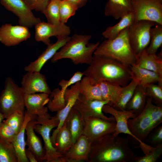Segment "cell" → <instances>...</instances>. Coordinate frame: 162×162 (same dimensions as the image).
<instances>
[{
    "instance_id": "31",
    "label": "cell",
    "mask_w": 162,
    "mask_h": 162,
    "mask_svg": "<svg viewBox=\"0 0 162 162\" xmlns=\"http://www.w3.org/2000/svg\"><path fill=\"white\" fill-rule=\"evenodd\" d=\"M73 143L70 133L63 124L56 134L54 147L61 156L69 149Z\"/></svg>"
},
{
    "instance_id": "33",
    "label": "cell",
    "mask_w": 162,
    "mask_h": 162,
    "mask_svg": "<svg viewBox=\"0 0 162 162\" xmlns=\"http://www.w3.org/2000/svg\"><path fill=\"white\" fill-rule=\"evenodd\" d=\"M154 28L152 27L150 31V42L146 49L147 52L156 54L162 44V25L156 24Z\"/></svg>"
},
{
    "instance_id": "34",
    "label": "cell",
    "mask_w": 162,
    "mask_h": 162,
    "mask_svg": "<svg viewBox=\"0 0 162 162\" xmlns=\"http://www.w3.org/2000/svg\"><path fill=\"white\" fill-rule=\"evenodd\" d=\"M0 162H18L16 152L12 143L0 137Z\"/></svg>"
},
{
    "instance_id": "15",
    "label": "cell",
    "mask_w": 162,
    "mask_h": 162,
    "mask_svg": "<svg viewBox=\"0 0 162 162\" xmlns=\"http://www.w3.org/2000/svg\"><path fill=\"white\" fill-rule=\"evenodd\" d=\"M28 28L6 23L0 27V42L7 46L17 45L30 38Z\"/></svg>"
},
{
    "instance_id": "3",
    "label": "cell",
    "mask_w": 162,
    "mask_h": 162,
    "mask_svg": "<svg viewBox=\"0 0 162 162\" xmlns=\"http://www.w3.org/2000/svg\"><path fill=\"white\" fill-rule=\"evenodd\" d=\"M162 122V106L154 104L148 97L142 110L135 117L128 120V128L139 140L140 147L145 154L154 147L146 144L144 141L151 131Z\"/></svg>"
},
{
    "instance_id": "24",
    "label": "cell",
    "mask_w": 162,
    "mask_h": 162,
    "mask_svg": "<svg viewBox=\"0 0 162 162\" xmlns=\"http://www.w3.org/2000/svg\"><path fill=\"white\" fill-rule=\"evenodd\" d=\"M133 12L131 0H108L106 4L104 14L116 20Z\"/></svg>"
},
{
    "instance_id": "18",
    "label": "cell",
    "mask_w": 162,
    "mask_h": 162,
    "mask_svg": "<svg viewBox=\"0 0 162 162\" xmlns=\"http://www.w3.org/2000/svg\"><path fill=\"white\" fill-rule=\"evenodd\" d=\"M102 111L103 112L111 115L115 119L116 127L114 132L112 134L114 135L118 136L121 133L126 134L133 137L139 143V140L130 130L127 124L129 118H134L137 116L134 111L117 110L108 104L104 105Z\"/></svg>"
},
{
    "instance_id": "35",
    "label": "cell",
    "mask_w": 162,
    "mask_h": 162,
    "mask_svg": "<svg viewBox=\"0 0 162 162\" xmlns=\"http://www.w3.org/2000/svg\"><path fill=\"white\" fill-rule=\"evenodd\" d=\"M64 94L58 88L51 91L49 94V99L47 104L48 109L52 112H55L63 109L65 104Z\"/></svg>"
},
{
    "instance_id": "32",
    "label": "cell",
    "mask_w": 162,
    "mask_h": 162,
    "mask_svg": "<svg viewBox=\"0 0 162 162\" xmlns=\"http://www.w3.org/2000/svg\"><path fill=\"white\" fill-rule=\"evenodd\" d=\"M137 85L131 80L127 85L122 87L118 99L115 104L111 106L117 110H125L126 105L132 96Z\"/></svg>"
},
{
    "instance_id": "10",
    "label": "cell",
    "mask_w": 162,
    "mask_h": 162,
    "mask_svg": "<svg viewBox=\"0 0 162 162\" xmlns=\"http://www.w3.org/2000/svg\"><path fill=\"white\" fill-rule=\"evenodd\" d=\"M83 119L82 134L85 135L91 143L114 132L115 121H109L92 116Z\"/></svg>"
},
{
    "instance_id": "28",
    "label": "cell",
    "mask_w": 162,
    "mask_h": 162,
    "mask_svg": "<svg viewBox=\"0 0 162 162\" xmlns=\"http://www.w3.org/2000/svg\"><path fill=\"white\" fill-rule=\"evenodd\" d=\"M134 22L135 16L133 12L129 13L122 17L116 25L107 27L102 32V35L106 39H114Z\"/></svg>"
},
{
    "instance_id": "13",
    "label": "cell",
    "mask_w": 162,
    "mask_h": 162,
    "mask_svg": "<svg viewBox=\"0 0 162 162\" xmlns=\"http://www.w3.org/2000/svg\"><path fill=\"white\" fill-rule=\"evenodd\" d=\"M34 27L35 40L47 45L50 43V37L69 36L71 33L70 27L61 22L55 24L41 21Z\"/></svg>"
},
{
    "instance_id": "47",
    "label": "cell",
    "mask_w": 162,
    "mask_h": 162,
    "mask_svg": "<svg viewBox=\"0 0 162 162\" xmlns=\"http://www.w3.org/2000/svg\"><path fill=\"white\" fill-rule=\"evenodd\" d=\"M4 119L5 117L4 114L0 111V126Z\"/></svg>"
},
{
    "instance_id": "46",
    "label": "cell",
    "mask_w": 162,
    "mask_h": 162,
    "mask_svg": "<svg viewBox=\"0 0 162 162\" xmlns=\"http://www.w3.org/2000/svg\"><path fill=\"white\" fill-rule=\"evenodd\" d=\"M77 6L78 8H81L85 5L87 0H66Z\"/></svg>"
},
{
    "instance_id": "26",
    "label": "cell",
    "mask_w": 162,
    "mask_h": 162,
    "mask_svg": "<svg viewBox=\"0 0 162 162\" xmlns=\"http://www.w3.org/2000/svg\"><path fill=\"white\" fill-rule=\"evenodd\" d=\"M25 118L23 125L20 132L16 135L12 142L15 150L18 162H29L25 154L26 141L25 134L26 126L28 122L34 118L26 111L25 112Z\"/></svg>"
},
{
    "instance_id": "29",
    "label": "cell",
    "mask_w": 162,
    "mask_h": 162,
    "mask_svg": "<svg viewBox=\"0 0 162 162\" xmlns=\"http://www.w3.org/2000/svg\"><path fill=\"white\" fill-rule=\"evenodd\" d=\"M101 93L103 100H108L112 106L117 101L122 92V86L104 80L97 82Z\"/></svg>"
},
{
    "instance_id": "25",
    "label": "cell",
    "mask_w": 162,
    "mask_h": 162,
    "mask_svg": "<svg viewBox=\"0 0 162 162\" xmlns=\"http://www.w3.org/2000/svg\"><path fill=\"white\" fill-rule=\"evenodd\" d=\"M83 118L74 107L67 116L63 124L70 132L73 143L82 134Z\"/></svg>"
},
{
    "instance_id": "16",
    "label": "cell",
    "mask_w": 162,
    "mask_h": 162,
    "mask_svg": "<svg viewBox=\"0 0 162 162\" xmlns=\"http://www.w3.org/2000/svg\"><path fill=\"white\" fill-rule=\"evenodd\" d=\"M80 81L71 86L70 88L66 89L64 94L65 105L63 109L57 112L55 115L59 123L56 128L53 130L52 135L50 136L51 141L53 147L55 144L56 134L63 125L65 119L79 96Z\"/></svg>"
},
{
    "instance_id": "14",
    "label": "cell",
    "mask_w": 162,
    "mask_h": 162,
    "mask_svg": "<svg viewBox=\"0 0 162 162\" xmlns=\"http://www.w3.org/2000/svg\"><path fill=\"white\" fill-rule=\"evenodd\" d=\"M109 103L108 100L87 99L80 94L73 107L83 118L92 116L109 121H115L113 116H106L102 111L104 105Z\"/></svg>"
},
{
    "instance_id": "42",
    "label": "cell",
    "mask_w": 162,
    "mask_h": 162,
    "mask_svg": "<svg viewBox=\"0 0 162 162\" xmlns=\"http://www.w3.org/2000/svg\"><path fill=\"white\" fill-rule=\"evenodd\" d=\"M84 75L82 72L80 71L76 72L68 80L63 79L58 83V85L61 87V91L64 93L66 89L78 82L80 81Z\"/></svg>"
},
{
    "instance_id": "2",
    "label": "cell",
    "mask_w": 162,
    "mask_h": 162,
    "mask_svg": "<svg viewBox=\"0 0 162 162\" xmlns=\"http://www.w3.org/2000/svg\"><path fill=\"white\" fill-rule=\"evenodd\" d=\"M98 82L104 80L122 87L131 80L130 66L114 59L93 55L91 63L82 72Z\"/></svg>"
},
{
    "instance_id": "36",
    "label": "cell",
    "mask_w": 162,
    "mask_h": 162,
    "mask_svg": "<svg viewBox=\"0 0 162 162\" xmlns=\"http://www.w3.org/2000/svg\"><path fill=\"white\" fill-rule=\"evenodd\" d=\"M60 0H50L44 10L43 14L48 22L53 24L60 23L59 5Z\"/></svg>"
},
{
    "instance_id": "4",
    "label": "cell",
    "mask_w": 162,
    "mask_h": 162,
    "mask_svg": "<svg viewBox=\"0 0 162 162\" xmlns=\"http://www.w3.org/2000/svg\"><path fill=\"white\" fill-rule=\"evenodd\" d=\"M92 38L90 35L75 34L57 51L51 59L55 63L58 61L68 58L75 65L92 63L94 53L100 44L89 43Z\"/></svg>"
},
{
    "instance_id": "19",
    "label": "cell",
    "mask_w": 162,
    "mask_h": 162,
    "mask_svg": "<svg viewBox=\"0 0 162 162\" xmlns=\"http://www.w3.org/2000/svg\"><path fill=\"white\" fill-rule=\"evenodd\" d=\"M69 36L57 37V40L55 43H50L47 48L34 61L31 62L24 68L27 72H40L42 68L49 59H51L56 53L70 40Z\"/></svg>"
},
{
    "instance_id": "44",
    "label": "cell",
    "mask_w": 162,
    "mask_h": 162,
    "mask_svg": "<svg viewBox=\"0 0 162 162\" xmlns=\"http://www.w3.org/2000/svg\"><path fill=\"white\" fill-rule=\"evenodd\" d=\"M148 142L152 144L162 143V126L159 127L154 130L148 140Z\"/></svg>"
},
{
    "instance_id": "5",
    "label": "cell",
    "mask_w": 162,
    "mask_h": 162,
    "mask_svg": "<svg viewBox=\"0 0 162 162\" xmlns=\"http://www.w3.org/2000/svg\"><path fill=\"white\" fill-rule=\"evenodd\" d=\"M128 28L115 38L106 39L100 44L93 55L112 58L129 66L135 64L136 55L130 42Z\"/></svg>"
},
{
    "instance_id": "23",
    "label": "cell",
    "mask_w": 162,
    "mask_h": 162,
    "mask_svg": "<svg viewBox=\"0 0 162 162\" xmlns=\"http://www.w3.org/2000/svg\"><path fill=\"white\" fill-rule=\"evenodd\" d=\"M136 57L135 64L154 72L162 78V55L149 53L145 49L136 55Z\"/></svg>"
},
{
    "instance_id": "48",
    "label": "cell",
    "mask_w": 162,
    "mask_h": 162,
    "mask_svg": "<svg viewBox=\"0 0 162 162\" xmlns=\"http://www.w3.org/2000/svg\"></svg>"
},
{
    "instance_id": "37",
    "label": "cell",
    "mask_w": 162,
    "mask_h": 162,
    "mask_svg": "<svg viewBox=\"0 0 162 162\" xmlns=\"http://www.w3.org/2000/svg\"><path fill=\"white\" fill-rule=\"evenodd\" d=\"M78 9L76 5L66 0H61L59 5L60 22L65 24L71 17L75 15Z\"/></svg>"
},
{
    "instance_id": "21",
    "label": "cell",
    "mask_w": 162,
    "mask_h": 162,
    "mask_svg": "<svg viewBox=\"0 0 162 162\" xmlns=\"http://www.w3.org/2000/svg\"><path fill=\"white\" fill-rule=\"evenodd\" d=\"M36 119L32 118L26 126L27 138L26 143L28 148L35 155L39 162H42L45 155V151L40 139L35 133L34 128L37 124Z\"/></svg>"
},
{
    "instance_id": "7",
    "label": "cell",
    "mask_w": 162,
    "mask_h": 162,
    "mask_svg": "<svg viewBox=\"0 0 162 162\" xmlns=\"http://www.w3.org/2000/svg\"><path fill=\"white\" fill-rule=\"evenodd\" d=\"M37 124L34 130L42 136L44 143L45 154L43 161L52 162L57 158L62 156L60 155L54 147L51 141L50 133L51 130L57 127L59 122L55 116L51 117L48 113L40 117L36 118Z\"/></svg>"
},
{
    "instance_id": "40",
    "label": "cell",
    "mask_w": 162,
    "mask_h": 162,
    "mask_svg": "<svg viewBox=\"0 0 162 162\" xmlns=\"http://www.w3.org/2000/svg\"><path fill=\"white\" fill-rule=\"evenodd\" d=\"M162 154V144H158L156 147L142 157H136L134 162H155Z\"/></svg>"
},
{
    "instance_id": "39",
    "label": "cell",
    "mask_w": 162,
    "mask_h": 162,
    "mask_svg": "<svg viewBox=\"0 0 162 162\" xmlns=\"http://www.w3.org/2000/svg\"><path fill=\"white\" fill-rule=\"evenodd\" d=\"M25 113L16 111L8 116L3 122L10 126L18 134L20 131L25 118Z\"/></svg>"
},
{
    "instance_id": "9",
    "label": "cell",
    "mask_w": 162,
    "mask_h": 162,
    "mask_svg": "<svg viewBox=\"0 0 162 162\" xmlns=\"http://www.w3.org/2000/svg\"><path fill=\"white\" fill-rule=\"evenodd\" d=\"M156 23L142 20L135 22L128 28L130 42L136 55L146 49L150 42L151 28Z\"/></svg>"
},
{
    "instance_id": "49",
    "label": "cell",
    "mask_w": 162,
    "mask_h": 162,
    "mask_svg": "<svg viewBox=\"0 0 162 162\" xmlns=\"http://www.w3.org/2000/svg\"></svg>"
},
{
    "instance_id": "45",
    "label": "cell",
    "mask_w": 162,
    "mask_h": 162,
    "mask_svg": "<svg viewBox=\"0 0 162 162\" xmlns=\"http://www.w3.org/2000/svg\"><path fill=\"white\" fill-rule=\"evenodd\" d=\"M25 154L30 162H38L39 161L34 154L28 148L25 149Z\"/></svg>"
},
{
    "instance_id": "43",
    "label": "cell",
    "mask_w": 162,
    "mask_h": 162,
    "mask_svg": "<svg viewBox=\"0 0 162 162\" xmlns=\"http://www.w3.org/2000/svg\"><path fill=\"white\" fill-rule=\"evenodd\" d=\"M32 10L43 13L50 0H23Z\"/></svg>"
},
{
    "instance_id": "12",
    "label": "cell",
    "mask_w": 162,
    "mask_h": 162,
    "mask_svg": "<svg viewBox=\"0 0 162 162\" xmlns=\"http://www.w3.org/2000/svg\"><path fill=\"white\" fill-rule=\"evenodd\" d=\"M91 145V143L87 137L82 134L73 144L65 153L52 162H88Z\"/></svg>"
},
{
    "instance_id": "17",
    "label": "cell",
    "mask_w": 162,
    "mask_h": 162,
    "mask_svg": "<svg viewBox=\"0 0 162 162\" xmlns=\"http://www.w3.org/2000/svg\"><path fill=\"white\" fill-rule=\"evenodd\" d=\"M45 76L37 72H27L23 76L21 87L25 94L44 93L50 94L51 91Z\"/></svg>"
},
{
    "instance_id": "30",
    "label": "cell",
    "mask_w": 162,
    "mask_h": 162,
    "mask_svg": "<svg viewBox=\"0 0 162 162\" xmlns=\"http://www.w3.org/2000/svg\"><path fill=\"white\" fill-rule=\"evenodd\" d=\"M147 98L145 88L138 85L132 96L127 104L125 110L133 111L137 116L144 109Z\"/></svg>"
},
{
    "instance_id": "27",
    "label": "cell",
    "mask_w": 162,
    "mask_h": 162,
    "mask_svg": "<svg viewBox=\"0 0 162 162\" xmlns=\"http://www.w3.org/2000/svg\"><path fill=\"white\" fill-rule=\"evenodd\" d=\"M80 94L87 99L103 100L97 82L88 76H85L80 81Z\"/></svg>"
},
{
    "instance_id": "6",
    "label": "cell",
    "mask_w": 162,
    "mask_h": 162,
    "mask_svg": "<svg viewBox=\"0 0 162 162\" xmlns=\"http://www.w3.org/2000/svg\"><path fill=\"white\" fill-rule=\"evenodd\" d=\"M24 94L21 87L11 77L6 78L0 95V111L5 119L16 111L25 113Z\"/></svg>"
},
{
    "instance_id": "41",
    "label": "cell",
    "mask_w": 162,
    "mask_h": 162,
    "mask_svg": "<svg viewBox=\"0 0 162 162\" xmlns=\"http://www.w3.org/2000/svg\"><path fill=\"white\" fill-rule=\"evenodd\" d=\"M17 134L10 126L2 122L0 126V137L4 140L12 142Z\"/></svg>"
},
{
    "instance_id": "38",
    "label": "cell",
    "mask_w": 162,
    "mask_h": 162,
    "mask_svg": "<svg viewBox=\"0 0 162 162\" xmlns=\"http://www.w3.org/2000/svg\"><path fill=\"white\" fill-rule=\"evenodd\" d=\"M145 89L147 97L150 98L156 105L162 106V85L151 84Z\"/></svg>"
},
{
    "instance_id": "1",
    "label": "cell",
    "mask_w": 162,
    "mask_h": 162,
    "mask_svg": "<svg viewBox=\"0 0 162 162\" xmlns=\"http://www.w3.org/2000/svg\"><path fill=\"white\" fill-rule=\"evenodd\" d=\"M127 138L108 134L91 143L88 162H134Z\"/></svg>"
},
{
    "instance_id": "11",
    "label": "cell",
    "mask_w": 162,
    "mask_h": 162,
    "mask_svg": "<svg viewBox=\"0 0 162 162\" xmlns=\"http://www.w3.org/2000/svg\"><path fill=\"white\" fill-rule=\"evenodd\" d=\"M1 4L19 18L20 25L32 28L41 22L23 0H0Z\"/></svg>"
},
{
    "instance_id": "8",
    "label": "cell",
    "mask_w": 162,
    "mask_h": 162,
    "mask_svg": "<svg viewBox=\"0 0 162 162\" xmlns=\"http://www.w3.org/2000/svg\"><path fill=\"white\" fill-rule=\"evenodd\" d=\"M135 22L144 20L162 25V0H131Z\"/></svg>"
},
{
    "instance_id": "22",
    "label": "cell",
    "mask_w": 162,
    "mask_h": 162,
    "mask_svg": "<svg viewBox=\"0 0 162 162\" xmlns=\"http://www.w3.org/2000/svg\"><path fill=\"white\" fill-rule=\"evenodd\" d=\"M131 80L137 85L146 88L148 85L157 82L162 85V78L152 71L140 68L135 64L130 66Z\"/></svg>"
},
{
    "instance_id": "20",
    "label": "cell",
    "mask_w": 162,
    "mask_h": 162,
    "mask_svg": "<svg viewBox=\"0 0 162 162\" xmlns=\"http://www.w3.org/2000/svg\"><path fill=\"white\" fill-rule=\"evenodd\" d=\"M49 94L44 93L25 94L24 104L27 112L33 117L47 114L48 108L45 105L49 100Z\"/></svg>"
}]
</instances>
